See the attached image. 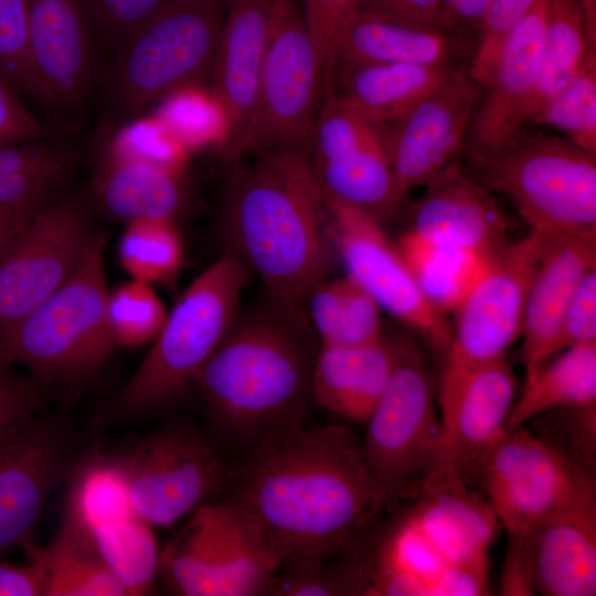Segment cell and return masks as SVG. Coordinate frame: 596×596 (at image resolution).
Wrapping results in <instances>:
<instances>
[{
    "label": "cell",
    "instance_id": "1",
    "mask_svg": "<svg viewBox=\"0 0 596 596\" xmlns=\"http://www.w3.org/2000/svg\"><path fill=\"white\" fill-rule=\"evenodd\" d=\"M223 490L286 572L343 554L379 512L363 444L341 424L266 435L228 468Z\"/></svg>",
    "mask_w": 596,
    "mask_h": 596
},
{
    "label": "cell",
    "instance_id": "2",
    "mask_svg": "<svg viewBox=\"0 0 596 596\" xmlns=\"http://www.w3.org/2000/svg\"><path fill=\"white\" fill-rule=\"evenodd\" d=\"M227 249L267 289L272 302L306 317V302L328 268L329 220L308 156L256 152L237 166L226 202Z\"/></svg>",
    "mask_w": 596,
    "mask_h": 596
},
{
    "label": "cell",
    "instance_id": "3",
    "mask_svg": "<svg viewBox=\"0 0 596 596\" xmlns=\"http://www.w3.org/2000/svg\"><path fill=\"white\" fill-rule=\"evenodd\" d=\"M354 556L363 596L490 595L489 551L501 524L454 476L434 477Z\"/></svg>",
    "mask_w": 596,
    "mask_h": 596
},
{
    "label": "cell",
    "instance_id": "4",
    "mask_svg": "<svg viewBox=\"0 0 596 596\" xmlns=\"http://www.w3.org/2000/svg\"><path fill=\"white\" fill-rule=\"evenodd\" d=\"M307 324L275 305L235 319L193 381L221 435L249 449L270 433L302 424L319 351Z\"/></svg>",
    "mask_w": 596,
    "mask_h": 596
},
{
    "label": "cell",
    "instance_id": "5",
    "mask_svg": "<svg viewBox=\"0 0 596 596\" xmlns=\"http://www.w3.org/2000/svg\"><path fill=\"white\" fill-rule=\"evenodd\" d=\"M248 278L249 270L227 248L200 274L168 312L149 352L98 426L177 402L231 329Z\"/></svg>",
    "mask_w": 596,
    "mask_h": 596
},
{
    "label": "cell",
    "instance_id": "6",
    "mask_svg": "<svg viewBox=\"0 0 596 596\" xmlns=\"http://www.w3.org/2000/svg\"><path fill=\"white\" fill-rule=\"evenodd\" d=\"M106 235H92L77 265L46 299L0 330V358L44 386L92 375L116 347L108 322Z\"/></svg>",
    "mask_w": 596,
    "mask_h": 596
},
{
    "label": "cell",
    "instance_id": "7",
    "mask_svg": "<svg viewBox=\"0 0 596 596\" xmlns=\"http://www.w3.org/2000/svg\"><path fill=\"white\" fill-rule=\"evenodd\" d=\"M471 174L504 195L531 230L596 238V155L567 138L519 131L488 153L470 152Z\"/></svg>",
    "mask_w": 596,
    "mask_h": 596
},
{
    "label": "cell",
    "instance_id": "8",
    "mask_svg": "<svg viewBox=\"0 0 596 596\" xmlns=\"http://www.w3.org/2000/svg\"><path fill=\"white\" fill-rule=\"evenodd\" d=\"M394 362L389 383L370 417L364 461L377 510L416 497L436 471L441 422L436 383L419 347L392 334Z\"/></svg>",
    "mask_w": 596,
    "mask_h": 596
},
{
    "label": "cell",
    "instance_id": "9",
    "mask_svg": "<svg viewBox=\"0 0 596 596\" xmlns=\"http://www.w3.org/2000/svg\"><path fill=\"white\" fill-rule=\"evenodd\" d=\"M468 477L478 479L507 533L596 518L594 468L523 426L507 430Z\"/></svg>",
    "mask_w": 596,
    "mask_h": 596
},
{
    "label": "cell",
    "instance_id": "10",
    "mask_svg": "<svg viewBox=\"0 0 596 596\" xmlns=\"http://www.w3.org/2000/svg\"><path fill=\"white\" fill-rule=\"evenodd\" d=\"M228 0H177L115 51L108 93L123 114L200 86L212 75Z\"/></svg>",
    "mask_w": 596,
    "mask_h": 596
},
{
    "label": "cell",
    "instance_id": "11",
    "mask_svg": "<svg viewBox=\"0 0 596 596\" xmlns=\"http://www.w3.org/2000/svg\"><path fill=\"white\" fill-rule=\"evenodd\" d=\"M322 87L320 56L302 9L294 0H277L248 150H287L309 157Z\"/></svg>",
    "mask_w": 596,
    "mask_h": 596
},
{
    "label": "cell",
    "instance_id": "12",
    "mask_svg": "<svg viewBox=\"0 0 596 596\" xmlns=\"http://www.w3.org/2000/svg\"><path fill=\"white\" fill-rule=\"evenodd\" d=\"M309 159L324 196L381 222L406 193L392 168L385 127L351 108L336 89L324 94L310 141Z\"/></svg>",
    "mask_w": 596,
    "mask_h": 596
},
{
    "label": "cell",
    "instance_id": "13",
    "mask_svg": "<svg viewBox=\"0 0 596 596\" xmlns=\"http://www.w3.org/2000/svg\"><path fill=\"white\" fill-rule=\"evenodd\" d=\"M135 513L151 526L169 528L223 491L228 468L192 427L149 434L113 457Z\"/></svg>",
    "mask_w": 596,
    "mask_h": 596
},
{
    "label": "cell",
    "instance_id": "14",
    "mask_svg": "<svg viewBox=\"0 0 596 596\" xmlns=\"http://www.w3.org/2000/svg\"><path fill=\"white\" fill-rule=\"evenodd\" d=\"M542 241L540 231L509 241L453 313L451 340L441 355L438 380L503 358L521 337L526 298Z\"/></svg>",
    "mask_w": 596,
    "mask_h": 596
},
{
    "label": "cell",
    "instance_id": "15",
    "mask_svg": "<svg viewBox=\"0 0 596 596\" xmlns=\"http://www.w3.org/2000/svg\"><path fill=\"white\" fill-rule=\"evenodd\" d=\"M324 201L331 241L345 275L381 309L418 333L443 355L451 340V326L426 301L381 222L344 202L328 196Z\"/></svg>",
    "mask_w": 596,
    "mask_h": 596
},
{
    "label": "cell",
    "instance_id": "16",
    "mask_svg": "<svg viewBox=\"0 0 596 596\" xmlns=\"http://www.w3.org/2000/svg\"><path fill=\"white\" fill-rule=\"evenodd\" d=\"M75 434L66 422L33 415L0 437V557L35 544L46 501L74 468Z\"/></svg>",
    "mask_w": 596,
    "mask_h": 596
},
{
    "label": "cell",
    "instance_id": "17",
    "mask_svg": "<svg viewBox=\"0 0 596 596\" xmlns=\"http://www.w3.org/2000/svg\"><path fill=\"white\" fill-rule=\"evenodd\" d=\"M93 234L83 207L73 199L44 201L32 213L0 260V330L66 280Z\"/></svg>",
    "mask_w": 596,
    "mask_h": 596
},
{
    "label": "cell",
    "instance_id": "18",
    "mask_svg": "<svg viewBox=\"0 0 596 596\" xmlns=\"http://www.w3.org/2000/svg\"><path fill=\"white\" fill-rule=\"evenodd\" d=\"M515 392L517 380L504 358L437 380L441 441L433 477L466 480L507 432Z\"/></svg>",
    "mask_w": 596,
    "mask_h": 596
},
{
    "label": "cell",
    "instance_id": "19",
    "mask_svg": "<svg viewBox=\"0 0 596 596\" xmlns=\"http://www.w3.org/2000/svg\"><path fill=\"white\" fill-rule=\"evenodd\" d=\"M483 92L460 68L404 116L384 126L392 168L405 193L426 185L455 161Z\"/></svg>",
    "mask_w": 596,
    "mask_h": 596
},
{
    "label": "cell",
    "instance_id": "20",
    "mask_svg": "<svg viewBox=\"0 0 596 596\" xmlns=\"http://www.w3.org/2000/svg\"><path fill=\"white\" fill-rule=\"evenodd\" d=\"M28 17L38 100L71 110L92 87L98 46L82 0H28Z\"/></svg>",
    "mask_w": 596,
    "mask_h": 596
},
{
    "label": "cell",
    "instance_id": "21",
    "mask_svg": "<svg viewBox=\"0 0 596 596\" xmlns=\"http://www.w3.org/2000/svg\"><path fill=\"white\" fill-rule=\"evenodd\" d=\"M277 0H228L212 77L227 120L230 157L248 151L260 73Z\"/></svg>",
    "mask_w": 596,
    "mask_h": 596
},
{
    "label": "cell",
    "instance_id": "22",
    "mask_svg": "<svg viewBox=\"0 0 596 596\" xmlns=\"http://www.w3.org/2000/svg\"><path fill=\"white\" fill-rule=\"evenodd\" d=\"M538 263L530 285L523 323L524 383L556 354L560 327L574 294L596 268V238L541 232Z\"/></svg>",
    "mask_w": 596,
    "mask_h": 596
},
{
    "label": "cell",
    "instance_id": "23",
    "mask_svg": "<svg viewBox=\"0 0 596 596\" xmlns=\"http://www.w3.org/2000/svg\"><path fill=\"white\" fill-rule=\"evenodd\" d=\"M549 1L538 0L507 38L471 124L470 152L498 150L525 124L540 68Z\"/></svg>",
    "mask_w": 596,
    "mask_h": 596
},
{
    "label": "cell",
    "instance_id": "24",
    "mask_svg": "<svg viewBox=\"0 0 596 596\" xmlns=\"http://www.w3.org/2000/svg\"><path fill=\"white\" fill-rule=\"evenodd\" d=\"M424 187L411 231L436 243L486 254L509 242V224L500 205L456 161Z\"/></svg>",
    "mask_w": 596,
    "mask_h": 596
},
{
    "label": "cell",
    "instance_id": "25",
    "mask_svg": "<svg viewBox=\"0 0 596 596\" xmlns=\"http://www.w3.org/2000/svg\"><path fill=\"white\" fill-rule=\"evenodd\" d=\"M468 51L471 40L437 26L360 10L340 38L337 70L376 62L462 67Z\"/></svg>",
    "mask_w": 596,
    "mask_h": 596
},
{
    "label": "cell",
    "instance_id": "26",
    "mask_svg": "<svg viewBox=\"0 0 596 596\" xmlns=\"http://www.w3.org/2000/svg\"><path fill=\"white\" fill-rule=\"evenodd\" d=\"M391 334L354 347L321 345L312 371V397L350 423H365L392 373Z\"/></svg>",
    "mask_w": 596,
    "mask_h": 596
},
{
    "label": "cell",
    "instance_id": "27",
    "mask_svg": "<svg viewBox=\"0 0 596 596\" xmlns=\"http://www.w3.org/2000/svg\"><path fill=\"white\" fill-rule=\"evenodd\" d=\"M94 194L108 215L127 223L173 220L183 203L179 173L121 149L110 151L99 162Z\"/></svg>",
    "mask_w": 596,
    "mask_h": 596
},
{
    "label": "cell",
    "instance_id": "28",
    "mask_svg": "<svg viewBox=\"0 0 596 596\" xmlns=\"http://www.w3.org/2000/svg\"><path fill=\"white\" fill-rule=\"evenodd\" d=\"M465 67L362 63L337 70L340 97L369 120L390 125Z\"/></svg>",
    "mask_w": 596,
    "mask_h": 596
},
{
    "label": "cell",
    "instance_id": "29",
    "mask_svg": "<svg viewBox=\"0 0 596 596\" xmlns=\"http://www.w3.org/2000/svg\"><path fill=\"white\" fill-rule=\"evenodd\" d=\"M523 540L536 594H596V518L556 522Z\"/></svg>",
    "mask_w": 596,
    "mask_h": 596
},
{
    "label": "cell",
    "instance_id": "30",
    "mask_svg": "<svg viewBox=\"0 0 596 596\" xmlns=\"http://www.w3.org/2000/svg\"><path fill=\"white\" fill-rule=\"evenodd\" d=\"M396 246L426 301L445 318L455 312L493 254L436 243L409 228Z\"/></svg>",
    "mask_w": 596,
    "mask_h": 596
},
{
    "label": "cell",
    "instance_id": "31",
    "mask_svg": "<svg viewBox=\"0 0 596 596\" xmlns=\"http://www.w3.org/2000/svg\"><path fill=\"white\" fill-rule=\"evenodd\" d=\"M596 404V343L568 348L551 358L523 384L507 430L549 412Z\"/></svg>",
    "mask_w": 596,
    "mask_h": 596
},
{
    "label": "cell",
    "instance_id": "32",
    "mask_svg": "<svg viewBox=\"0 0 596 596\" xmlns=\"http://www.w3.org/2000/svg\"><path fill=\"white\" fill-rule=\"evenodd\" d=\"M25 554L45 571L44 596H126L86 533L66 520L47 546L36 543Z\"/></svg>",
    "mask_w": 596,
    "mask_h": 596
},
{
    "label": "cell",
    "instance_id": "33",
    "mask_svg": "<svg viewBox=\"0 0 596 596\" xmlns=\"http://www.w3.org/2000/svg\"><path fill=\"white\" fill-rule=\"evenodd\" d=\"M209 509L231 596L269 595L279 568L257 531L225 500L209 501Z\"/></svg>",
    "mask_w": 596,
    "mask_h": 596
},
{
    "label": "cell",
    "instance_id": "34",
    "mask_svg": "<svg viewBox=\"0 0 596 596\" xmlns=\"http://www.w3.org/2000/svg\"><path fill=\"white\" fill-rule=\"evenodd\" d=\"M307 307L321 345H362L379 340L384 333L381 308L347 275L317 284Z\"/></svg>",
    "mask_w": 596,
    "mask_h": 596
},
{
    "label": "cell",
    "instance_id": "35",
    "mask_svg": "<svg viewBox=\"0 0 596 596\" xmlns=\"http://www.w3.org/2000/svg\"><path fill=\"white\" fill-rule=\"evenodd\" d=\"M159 574L178 595L230 596L207 502L192 511L180 535L160 552Z\"/></svg>",
    "mask_w": 596,
    "mask_h": 596
},
{
    "label": "cell",
    "instance_id": "36",
    "mask_svg": "<svg viewBox=\"0 0 596 596\" xmlns=\"http://www.w3.org/2000/svg\"><path fill=\"white\" fill-rule=\"evenodd\" d=\"M592 51L596 47L577 1L550 0L540 68L525 123L578 75Z\"/></svg>",
    "mask_w": 596,
    "mask_h": 596
},
{
    "label": "cell",
    "instance_id": "37",
    "mask_svg": "<svg viewBox=\"0 0 596 596\" xmlns=\"http://www.w3.org/2000/svg\"><path fill=\"white\" fill-rule=\"evenodd\" d=\"M152 528L132 513L86 533L128 596L150 592L159 574L160 552Z\"/></svg>",
    "mask_w": 596,
    "mask_h": 596
},
{
    "label": "cell",
    "instance_id": "38",
    "mask_svg": "<svg viewBox=\"0 0 596 596\" xmlns=\"http://www.w3.org/2000/svg\"><path fill=\"white\" fill-rule=\"evenodd\" d=\"M64 520L87 533L135 513L113 457L95 455L74 466Z\"/></svg>",
    "mask_w": 596,
    "mask_h": 596
},
{
    "label": "cell",
    "instance_id": "39",
    "mask_svg": "<svg viewBox=\"0 0 596 596\" xmlns=\"http://www.w3.org/2000/svg\"><path fill=\"white\" fill-rule=\"evenodd\" d=\"M118 254L121 266L134 279L151 285L169 281L177 275L183 246L173 220H141L127 223Z\"/></svg>",
    "mask_w": 596,
    "mask_h": 596
},
{
    "label": "cell",
    "instance_id": "40",
    "mask_svg": "<svg viewBox=\"0 0 596 596\" xmlns=\"http://www.w3.org/2000/svg\"><path fill=\"white\" fill-rule=\"evenodd\" d=\"M530 124L557 129L596 155V51L588 54L578 75L526 120Z\"/></svg>",
    "mask_w": 596,
    "mask_h": 596
},
{
    "label": "cell",
    "instance_id": "41",
    "mask_svg": "<svg viewBox=\"0 0 596 596\" xmlns=\"http://www.w3.org/2000/svg\"><path fill=\"white\" fill-rule=\"evenodd\" d=\"M107 315L115 344L135 348L153 341L168 311L150 284L132 278L109 291Z\"/></svg>",
    "mask_w": 596,
    "mask_h": 596
},
{
    "label": "cell",
    "instance_id": "42",
    "mask_svg": "<svg viewBox=\"0 0 596 596\" xmlns=\"http://www.w3.org/2000/svg\"><path fill=\"white\" fill-rule=\"evenodd\" d=\"M538 0H489L469 65L468 76L483 89L489 85L501 49L510 33Z\"/></svg>",
    "mask_w": 596,
    "mask_h": 596
},
{
    "label": "cell",
    "instance_id": "43",
    "mask_svg": "<svg viewBox=\"0 0 596 596\" xmlns=\"http://www.w3.org/2000/svg\"><path fill=\"white\" fill-rule=\"evenodd\" d=\"M194 89L189 87L168 97L172 100L166 116L168 128L183 145L219 141L224 146L227 120L222 106L213 94Z\"/></svg>",
    "mask_w": 596,
    "mask_h": 596
},
{
    "label": "cell",
    "instance_id": "44",
    "mask_svg": "<svg viewBox=\"0 0 596 596\" xmlns=\"http://www.w3.org/2000/svg\"><path fill=\"white\" fill-rule=\"evenodd\" d=\"M0 74L21 95L38 100L29 54L28 0H0Z\"/></svg>",
    "mask_w": 596,
    "mask_h": 596
},
{
    "label": "cell",
    "instance_id": "45",
    "mask_svg": "<svg viewBox=\"0 0 596 596\" xmlns=\"http://www.w3.org/2000/svg\"><path fill=\"white\" fill-rule=\"evenodd\" d=\"M273 596L363 595V577L354 557L331 560L317 567L278 571L269 592Z\"/></svg>",
    "mask_w": 596,
    "mask_h": 596
},
{
    "label": "cell",
    "instance_id": "46",
    "mask_svg": "<svg viewBox=\"0 0 596 596\" xmlns=\"http://www.w3.org/2000/svg\"><path fill=\"white\" fill-rule=\"evenodd\" d=\"M363 1L304 0L301 9L322 66V95L336 88L339 41Z\"/></svg>",
    "mask_w": 596,
    "mask_h": 596
},
{
    "label": "cell",
    "instance_id": "47",
    "mask_svg": "<svg viewBox=\"0 0 596 596\" xmlns=\"http://www.w3.org/2000/svg\"><path fill=\"white\" fill-rule=\"evenodd\" d=\"M177 0H82L97 43L115 51L135 30Z\"/></svg>",
    "mask_w": 596,
    "mask_h": 596
},
{
    "label": "cell",
    "instance_id": "48",
    "mask_svg": "<svg viewBox=\"0 0 596 596\" xmlns=\"http://www.w3.org/2000/svg\"><path fill=\"white\" fill-rule=\"evenodd\" d=\"M12 366L0 358V437L36 415L45 402V386L14 372Z\"/></svg>",
    "mask_w": 596,
    "mask_h": 596
},
{
    "label": "cell",
    "instance_id": "49",
    "mask_svg": "<svg viewBox=\"0 0 596 596\" xmlns=\"http://www.w3.org/2000/svg\"><path fill=\"white\" fill-rule=\"evenodd\" d=\"M593 343H596V268L585 276L566 308L556 340V354Z\"/></svg>",
    "mask_w": 596,
    "mask_h": 596
},
{
    "label": "cell",
    "instance_id": "50",
    "mask_svg": "<svg viewBox=\"0 0 596 596\" xmlns=\"http://www.w3.org/2000/svg\"><path fill=\"white\" fill-rule=\"evenodd\" d=\"M70 163L66 149L41 140L0 147V175L29 172L64 173Z\"/></svg>",
    "mask_w": 596,
    "mask_h": 596
},
{
    "label": "cell",
    "instance_id": "51",
    "mask_svg": "<svg viewBox=\"0 0 596 596\" xmlns=\"http://www.w3.org/2000/svg\"><path fill=\"white\" fill-rule=\"evenodd\" d=\"M51 135V128L26 108L21 94L0 74V147Z\"/></svg>",
    "mask_w": 596,
    "mask_h": 596
},
{
    "label": "cell",
    "instance_id": "52",
    "mask_svg": "<svg viewBox=\"0 0 596 596\" xmlns=\"http://www.w3.org/2000/svg\"><path fill=\"white\" fill-rule=\"evenodd\" d=\"M499 594L536 595L522 535L508 533V549L499 582Z\"/></svg>",
    "mask_w": 596,
    "mask_h": 596
},
{
    "label": "cell",
    "instance_id": "53",
    "mask_svg": "<svg viewBox=\"0 0 596 596\" xmlns=\"http://www.w3.org/2000/svg\"><path fill=\"white\" fill-rule=\"evenodd\" d=\"M45 571L40 561L29 558L26 564L0 557V596H44Z\"/></svg>",
    "mask_w": 596,
    "mask_h": 596
},
{
    "label": "cell",
    "instance_id": "54",
    "mask_svg": "<svg viewBox=\"0 0 596 596\" xmlns=\"http://www.w3.org/2000/svg\"><path fill=\"white\" fill-rule=\"evenodd\" d=\"M489 0H443L437 26L471 40L481 29Z\"/></svg>",
    "mask_w": 596,
    "mask_h": 596
},
{
    "label": "cell",
    "instance_id": "55",
    "mask_svg": "<svg viewBox=\"0 0 596 596\" xmlns=\"http://www.w3.org/2000/svg\"><path fill=\"white\" fill-rule=\"evenodd\" d=\"M441 6L443 0H364L361 10L437 26Z\"/></svg>",
    "mask_w": 596,
    "mask_h": 596
},
{
    "label": "cell",
    "instance_id": "56",
    "mask_svg": "<svg viewBox=\"0 0 596 596\" xmlns=\"http://www.w3.org/2000/svg\"><path fill=\"white\" fill-rule=\"evenodd\" d=\"M30 216L8 215L0 224V260Z\"/></svg>",
    "mask_w": 596,
    "mask_h": 596
},
{
    "label": "cell",
    "instance_id": "57",
    "mask_svg": "<svg viewBox=\"0 0 596 596\" xmlns=\"http://www.w3.org/2000/svg\"><path fill=\"white\" fill-rule=\"evenodd\" d=\"M583 12L588 36L596 47V0H576Z\"/></svg>",
    "mask_w": 596,
    "mask_h": 596
},
{
    "label": "cell",
    "instance_id": "58",
    "mask_svg": "<svg viewBox=\"0 0 596 596\" xmlns=\"http://www.w3.org/2000/svg\"><path fill=\"white\" fill-rule=\"evenodd\" d=\"M7 214H9V213L0 214V224H1L2 220L6 217Z\"/></svg>",
    "mask_w": 596,
    "mask_h": 596
},
{
    "label": "cell",
    "instance_id": "59",
    "mask_svg": "<svg viewBox=\"0 0 596 596\" xmlns=\"http://www.w3.org/2000/svg\"><path fill=\"white\" fill-rule=\"evenodd\" d=\"M1 214V213H0ZM4 214V213H3Z\"/></svg>",
    "mask_w": 596,
    "mask_h": 596
}]
</instances>
